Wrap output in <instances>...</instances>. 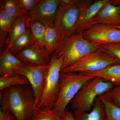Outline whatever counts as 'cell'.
<instances>
[{
    "label": "cell",
    "instance_id": "ba28073f",
    "mask_svg": "<svg viewBox=\"0 0 120 120\" xmlns=\"http://www.w3.org/2000/svg\"><path fill=\"white\" fill-rule=\"evenodd\" d=\"M60 0H41L26 15L27 22L35 21L46 26L54 27Z\"/></svg>",
    "mask_w": 120,
    "mask_h": 120
},
{
    "label": "cell",
    "instance_id": "7a4b0ae2",
    "mask_svg": "<svg viewBox=\"0 0 120 120\" xmlns=\"http://www.w3.org/2000/svg\"><path fill=\"white\" fill-rule=\"evenodd\" d=\"M60 5L54 24L58 35L57 52L64 42L73 34L74 27L81 12L94 3L91 0H60Z\"/></svg>",
    "mask_w": 120,
    "mask_h": 120
},
{
    "label": "cell",
    "instance_id": "9a60e30c",
    "mask_svg": "<svg viewBox=\"0 0 120 120\" xmlns=\"http://www.w3.org/2000/svg\"><path fill=\"white\" fill-rule=\"evenodd\" d=\"M73 114L76 120H106L105 105L99 97L95 99L90 112H76Z\"/></svg>",
    "mask_w": 120,
    "mask_h": 120
},
{
    "label": "cell",
    "instance_id": "8992f818",
    "mask_svg": "<svg viewBox=\"0 0 120 120\" xmlns=\"http://www.w3.org/2000/svg\"><path fill=\"white\" fill-rule=\"evenodd\" d=\"M63 56L52 55L45 78L42 95L37 107L53 109L60 90V75L62 71Z\"/></svg>",
    "mask_w": 120,
    "mask_h": 120
},
{
    "label": "cell",
    "instance_id": "484cf974",
    "mask_svg": "<svg viewBox=\"0 0 120 120\" xmlns=\"http://www.w3.org/2000/svg\"><path fill=\"white\" fill-rule=\"evenodd\" d=\"M99 49L112 56L120 64V43L100 45Z\"/></svg>",
    "mask_w": 120,
    "mask_h": 120
},
{
    "label": "cell",
    "instance_id": "e0dca14e",
    "mask_svg": "<svg viewBox=\"0 0 120 120\" xmlns=\"http://www.w3.org/2000/svg\"><path fill=\"white\" fill-rule=\"evenodd\" d=\"M35 45L36 43L31 32L28 27L25 33L6 50L15 56L24 50Z\"/></svg>",
    "mask_w": 120,
    "mask_h": 120
},
{
    "label": "cell",
    "instance_id": "3957f363",
    "mask_svg": "<svg viewBox=\"0 0 120 120\" xmlns=\"http://www.w3.org/2000/svg\"><path fill=\"white\" fill-rule=\"evenodd\" d=\"M114 86L98 77H95L85 84L71 101L74 112H89L97 98L111 90Z\"/></svg>",
    "mask_w": 120,
    "mask_h": 120
},
{
    "label": "cell",
    "instance_id": "7c38bea8",
    "mask_svg": "<svg viewBox=\"0 0 120 120\" xmlns=\"http://www.w3.org/2000/svg\"><path fill=\"white\" fill-rule=\"evenodd\" d=\"M15 56L29 65L49 64L52 56L44 47L37 45L27 48Z\"/></svg>",
    "mask_w": 120,
    "mask_h": 120
},
{
    "label": "cell",
    "instance_id": "44dd1931",
    "mask_svg": "<svg viewBox=\"0 0 120 120\" xmlns=\"http://www.w3.org/2000/svg\"><path fill=\"white\" fill-rule=\"evenodd\" d=\"M1 6L5 11L15 20L19 17L26 16V14L16 0L4 1Z\"/></svg>",
    "mask_w": 120,
    "mask_h": 120
},
{
    "label": "cell",
    "instance_id": "d6986e66",
    "mask_svg": "<svg viewBox=\"0 0 120 120\" xmlns=\"http://www.w3.org/2000/svg\"><path fill=\"white\" fill-rule=\"evenodd\" d=\"M44 48L52 54L56 49L58 42V35L54 27L46 26L45 31Z\"/></svg>",
    "mask_w": 120,
    "mask_h": 120
},
{
    "label": "cell",
    "instance_id": "4316f807",
    "mask_svg": "<svg viewBox=\"0 0 120 120\" xmlns=\"http://www.w3.org/2000/svg\"><path fill=\"white\" fill-rule=\"evenodd\" d=\"M101 95L120 107V86H114L111 90Z\"/></svg>",
    "mask_w": 120,
    "mask_h": 120
},
{
    "label": "cell",
    "instance_id": "6da1fadb",
    "mask_svg": "<svg viewBox=\"0 0 120 120\" xmlns=\"http://www.w3.org/2000/svg\"><path fill=\"white\" fill-rule=\"evenodd\" d=\"M0 92V109L10 112L17 120H30L36 106L30 84L9 87Z\"/></svg>",
    "mask_w": 120,
    "mask_h": 120
},
{
    "label": "cell",
    "instance_id": "5bb4252c",
    "mask_svg": "<svg viewBox=\"0 0 120 120\" xmlns=\"http://www.w3.org/2000/svg\"><path fill=\"white\" fill-rule=\"evenodd\" d=\"M25 64L6 50L0 58V76L8 77L17 75L16 72Z\"/></svg>",
    "mask_w": 120,
    "mask_h": 120
},
{
    "label": "cell",
    "instance_id": "ffe728a7",
    "mask_svg": "<svg viewBox=\"0 0 120 120\" xmlns=\"http://www.w3.org/2000/svg\"><path fill=\"white\" fill-rule=\"evenodd\" d=\"M27 27L30 29L36 45L44 47L45 35L46 26L35 21L27 22Z\"/></svg>",
    "mask_w": 120,
    "mask_h": 120
},
{
    "label": "cell",
    "instance_id": "9c48e42d",
    "mask_svg": "<svg viewBox=\"0 0 120 120\" xmlns=\"http://www.w3.org/2000/svg\"><path fill=\"white\" fill-rule=\"evenodd\" d=\"M84 38L99 45L120 43V29L104 24L90 26L82 31Z\"/></svg>",
    "mask_w": 120,
    "mask_h": 120
},
{
    "label": "cell",
    "instance_id": "8fae6325",
    "mask_svg": "<svg viewBox=\"0 0 120 120\" xmlns=\"http://www.w3.org/2000/svg\"><path fill=\"white\" fill-rule=\"evenodd\" d=\"M112 1L109 0L102 7L87 24L85 30L97 24H106L120 29V5L113 4Z\"/></svg>",
    "mask_w": 120,
    "mask_h": 120
},
{
    "label": "cell",
    "instance_id": "52a82bcc",
    "mask_svg": "<svg viewBox=\"0 0 120 120\" xmlns=\"http://www.w3.org/2000/svg\"><path fill=\"white\" fill-rule=\"evenodd\" d=\"M117 64H119L117 61L112 56L99 49L77 60L61 72L82 73L97 71Z\"/></svg>",
    "mask_w": 120,
    "mask_h": 120
},
{
    "label": "cell",
    "instance_id": "83f0119b",
    "mask_svg": "<svg viewBox=\"0 0 120 120\" xmlns=\"http://www.w3.org/2000/svg\"><path fill=\"white\" fill-rule=\"evenodd\" d=\"M41 0H16L20 7L26 13L32 11Z\"/></svg>",
    "mask_w": 120,
    "mask_h": 120
},
{
    "label": "cell",
    "instance_id": "ac0fdd59",
    "mask_svg": "<svg viewBox=\"0 0 120 120\" xmlns=\"http://www.w3.org/2000/svg\"><path fill=\"white\" fill-rule=\"evenodd\" d=\"M27 28L26 15L19 17L15 20L8 33L7 49L11 47L17 39L25 33Z\"/></svg>",
    "mask_w": 120,
    "mask_h": 120
},
{
    "label": "cell",
    "instance_id": "5b68a950",
    "mask_svg": "<svg viewBox=\"0 0 120 120\" xmlns=\"http://www.w3.org/2000/svg\"><path fill=\"white\" fill-rule=\"evenodd\" d=\"M100 45L86 40L82 32H78L72 35L53 54L57 56H63L62 71L84 56L99 49Z\"/></svg>",
    "mask_w": 120,
    "mask_h": 120
},
{
    "label": "cell",
    "instance_id": "277c9868",
    "mask_svg": "<svg viewBox=\"0 0 120 120\" xmlns=\"http://www.w3.org/2000/svg\"><path fill=\"white\" fill-rule=\"evenodd\" d=\"M95 77L81 73L61 72L60 94L53 108L54 111L61 117L80 89Z\"/></svg>",
    "mask_w": 120,
    "mask_h": 120
},
{
    "label": "cell",
    "instance_id": "603a6c76",
    "mask_svg": "<svg viewBox=\"0 0 120 120\" xmlns=\"http://www.w3.org/2000/svg\"><path fill=\"white\" fill-rule=\"evenodd\" d=\"M30 84L27 78L22 75H17L8 77H0V90L9 87Z\"/></svg>",
    "mask_w": 120,
    "mask_h": 120
},
{
    "label": "cell",
    "instance_id": "cb8c5ba5",
    "mask_svg": "<svg viewBox=\"0 0 120 120\" xmlns=\"http://www.w3.org/2000/svg\"><path fill=\"white\" fill-rule=\"evenodd\" d=\"M99 97L105 105L106 120H120V107L116 105L101 95Z\"/></svg>",
    "mask_w": 120,
    "mask_h": 120
},
{
    "label": "cell",
    "instance_id": "30bf717a",
    "mask_svg": "<svg viewBox=\"0 0 120 120\" xmlns=\"http://www.w3.org/2000/svg\"><path fill=\"white\" fill-rule=\"evenodd\" d=\"M49 67V64L25 65L16 72L17 75H22L29 81L34 93L36 107L38 105L42 95L45 78Z\"/></svg>",
    "mask_w": 120,
    "mask_h": 120
},
{
    "label": "cell",
    "instance_id": "7402d4cb",
    "mask_svg": "<svg viewBox=\"0 0 120 120\" xmlns=\"http://www.w3.org/2000/svg\"><path fill=\"white\" fill-rule=\"evenodd\" d=\"M61 118L53 109H41L36 107L30 120H61Z\"/></svg>",
    "mask_w": 120,
    "mask_h": 120
},
{
    "label": "cell",
    "instance_id": "f1b7e54d",
    "mask_svg": "<svg viewBox=\"0 0 120 120\" xmlns=\"http://www.w3.org/2000/svg\"><path fill=\"white\" fill-rule=\"evenodd\" d=\"M0 120H17L12 113L8 111L0 109Z\"/></svg>",
    "mask_w": 120,
    "mask_h": 120
},
{
    "label": "cell",
    "instance_id": "4dcf8cb0",
    "mask_svg": "<svg viewBox=\"0 0 120 120\" xmlns=\"http://www.w3.org/2000/svg\"><path fill=\"white\" fill-rule=\"evenodd\" d=\"M112 4L114 5H120V0H113Z\"/></svg>",
    "mask_w": 120,
    "mask_h": 120
},
{
    "label": "cell",
    "instance_id": "4fadbf2b",
    "mask_svg": "<svg viewBox=\"0 0 120 120\" xmlns=\"http://www.w3.org/2000/svg\"><path fill=\"white\" fill-rule=\"evenodd\" d=\"M109 0H98L86 7L81 12L73 28V34L82 32L87 24L94 18L103 6Z\"/></svg>",
    "mask_w": 120,
    "mask_h": 120
},
{
    "label": "cell",
    "instance_id": "d4e9b609",
    "mask_svg": "<svg viewBox=\"0 0 120 120\" xmlns=\"http://www.w3.org/2000/svg\"><path fill=\"white\" fill-rule=\"evenodd\" d=\"M15 20L1 7L0 11V28L4 32L8 34Z\"/></svg>",
    "mask_w": 120,
    "mask_h": 120
},
{
    "label": "cell",
    "instance_id": "f546056e",
    "mask_svg": "<svg viewBox=\"0 0 120 120\" xmlns=\"http://www.w3.org/2000/svg\"><path fill=\"white\" fill-rule=\"evenodd\" d=\"M61 120H76L74 117L73 113L68 109H66L64 115L61 117Z\"/></svg>",
    "mask_w": 120,
    "mask_h": 120
},
{
    "label": "cell",
    "instance_id": "2e32d148",
    "mask_svg": "<svg viewBox=\"0 0 120 120\" xmlns=\"http://www.w3.org/2000/svg\"><path fill=\"white\" fill-rule=\"evenodd\" d=\"M81 73L99 77L104 81L111 83L114 86H120V64L110 65L101 71Z\"/></svg>",
    "mask_w": 120,
    "mask_h": 120
}]
</instances>
